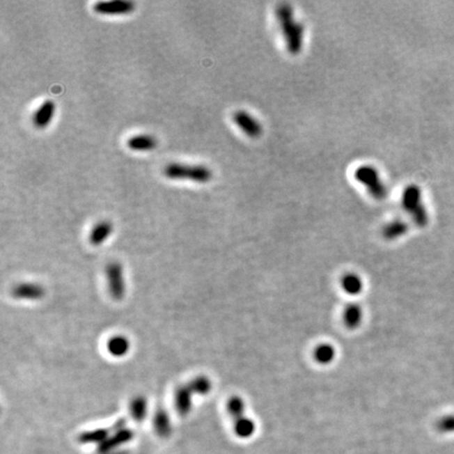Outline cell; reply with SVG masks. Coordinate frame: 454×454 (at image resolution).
Wrapping results in <instances>:
<instances>
[{
  "label": "cell",
  "mask_w": 454,
  "mask_h": 454,
  "mask_svg": "<svg viewBox=\"0 0 454 454\" xmlns=\"http://www.w3.org/2000/svg\"><path fill=\"white\" fill-rule=\"evenodd\" d=\"M130 410H131L132 418L135 422H144L148 412V403L146 396H138L134 398L130 405Z\"/></svg>",
  "instance_id": "18"
},
{
  "label": "cell",
  "mask_w": 454,
  "mask_h": 454,
  "mask_svg": "<svg viewBox=\"0 0 454 454\" xmlns=\"http://www.w3.org/2000/svg\"><path fill=\"white\" fill-rule=\"evenodd\" d=\"M187 385L191 388L193 393L198 396H208L212 389V379L206 375H198L194 377Z\"/></svg>",
  "instance_id": "21"
},
{
  "label": "cell",
  "mask_w": 454,
  "mask_h": 454,
  "mask_svg": "<svg viewBox=\"0 0 454 454\" xmlns=\"http://www.w3.org/2000/svg\"><path fill=\"white\" fill-rule=\"evenodd\" d=\"M437 428L441 433L454 432V416H445L439 420Z\"/></svg>",
  "instance_id": "22"
},
{
  "label": "cell",
  "mask_w": 454,
  "mask_h": 454,
  "mask_svg": "<svg viewBox=\"0 0 454 454\" xmlns=\"http://www.w3.org/2000/svg\"><path fill=\"white\" fill-rule=\"evenodd\" d=\"M135 7V3L130 0H111L95 3L93 10L101 15H125L132 13Z\"/></svg>",
  "instance_id": "7"
},
{
  "label": "cell",
  "mask_w": 454,
  "mask_h": 454,
  "mask_svg": "<svg viewBox=\"0 0 454 454\" xmlns=\"http://www.w3.org/2000/svg\"><path fill=\"white\" fill-rule=\"evenodd\" d=\"M227 412L234 425V431L239 439H249L255 435V421L246 414V404L240 396H233L227 402Z\"/></svg>",
  "instance_id": "2"
},
{
  "label": "cell",
  "mask_w": 454,
  "mask_h": 454,
  "mask_svg": "<svg viewBox=\"0 0 454 454\" xmlns=\"http://www.w3.org/2000/svg\"><path fill=\"white\" fill-rule=\"evenodd\" d=\"M233 120L236 123L237 127L246 134L249 138L257 139L263 133V127L261 123L251 116V114L245 111H238L233 115Z\"/></svg>",
  "instance_id": "8"
},
{
  "label": "cell",
  "mask_w": 454,
  "mask_h": 454,
  "mask_svg": "<svg viewBox=\"0 0 454 454\" xmlns=\"http://www.w3.org/2000/svg\"><path fill=\"white\" fill-rule=\"evenodd\" d=\"M340 286L346 294L350 295V296H358L364 290V282L356 272H348L342 276Z\"/></svg>",
  "instance_id": "16"
},
{
  "label": "cell",
  "mask_w": 454,
  "mask_h": 454,
  "mask_svg": "<svg viewBox=\"0 0 454 454\" xmlns=\"http://www.w3.org/2000/svg\"><path fill=\"white\" fill-rule=\"evenodd\" d=\"M276 16L288 52L292 55H298L304 45V26L296 19L294 10L288 3L276 6Z\"/></svg>",
  "instance_id": "1"
},
{
  "label": "cell",
  "mask_w": 454,
  "mask_h": 454,
  "mask_svg": "<svg viewBox=\"0 0 454 454\" xmlns=\"http://www.w3.org/2000/svg\"><path fill=\"white\" fill-rule=\"evenodd\" d=\"M107 350L111 356L115 358H123L129 354L131 350V342L129 338L123 334L114 336L107 340Z\"/></svg>",
  "instance_id": "13"
},
{
  "label": "cell",
  "mask_w": 454,
  "mask_h": 454,
  "mask_svg": "<svg viewBox=\"0 0 454 454\" xmlns=\"http://www.w3.org/2000/svg\"><path fill=\"white\" fill-rule=\"evenodd\" d=\"M56 104L53 100H45L39 105L38 109L33 114L32 121L37 129H45L53 120Z\"/></svg>",
  "instance_id": "10"
},
{
  "label": "cell",
  "mask_w": 454,
  "mask_h": 454,
  "mask_svg": "<svg viewBox=\"0 0 454 454\" xmlns=\"http://www.w3.org/2000/svg\"><path fill=\"white\" fill-rule=\"evenodd\" d=\"M408 224L402 220H394L383 228V236L388 240L399 238L407 233Z\"/></svg>",
  "instance_id": "20"
},
{
  "label": "cell",
  "mask_w": 454,
  "mask_h": 454,
  "mask_svg": "<svg viewBox=\"0 0 454 454\" xmlns=\"http://www.w3.org/2000/svg\"><path fill=\"white\" fill-rule=\"evenodd\" d=\"M154 427L157 435L164 439L169 437L172 433V420L164 408L160 407L157 409L154 416Z\"/></svg>",
  "instance_id": "14"
},
{
  "label": "cell",
  "mask_w": 454,
  "mask_h": 454,
  "mask_svg": "<svg viewBox=\"0 0 454 454\" xmlns=\"http://www.w3.org/2000/svg\"><path fill=\"white\" fill-rule=\"evenodd\" d=\"M402 206L412 217L416 224L424 226L428 222V216L423 205L422 191L418 185H412L404 189Z\"/></svg>",
  "instance_id": "4"
},
{
  "label": "cell",
  "mask_w": 454,
  "mask_h": 454,
  "mask_svg": "<svg viewBox=\"0 0 454 454\" xmlns=\"http://www.w3.org/2000/svg\"><path fill=\"white\" fill-rule=\"evenodd\" d=\"M313 357L315 360L319 364L328 365L334 362V359L336 358V350L331 345V344L322 343L315 347L313 352Z\"/></svg>",
  "instance_id": "19"
},
{
  "label": "cell",
  "mask_w": 454,
  "mask_h": 454,
  "mask_svg": "<svg viewBox=\"0 0 454 454\" xmlns=\"http://www.w3.org/2000/svg\"><path fill=\"white\" fill-rule=\"evenodd\" d=\"M114 227L109 221H100L93 226L88 241L94 246H100L113 234Z\"/></svg>",
  "instance_id": "12"
},
{
  "label": "cell",
  "mask_w": 454,
  "mask_h": 454,
  "mask_svg": "<svg viewBox=\"0 0 454 454\" xmlns=\"http://www.w3.org/2000/svg\"><path fill=\"white\" fill-rule=\"evenodd\" d=\"M193 391L189 385H181L175 391V408L180 416H187L193 407Z\"/></svg>",
  "instance_id": "11"
},
{
  "label": "cell",
  "mask_w": 454,
  "mask_h": 454,
  "mask_svg": "<svg viewBox=\"0 0 454 454\" xmlns=\"http://www.w3.org/2000/svg\"><path fill=\"white\" fill-rule=\"evenodd\" d=\"M163 174L171 180H191L197 183H208L212 178V171L201 164L169 163L163 169Z\"/></svg>",
  "instance_id": "3"
},
{
  "label": "cell",
  "mask_w": 454,
  "mask_h": 454,
  "mask_svg": "<svg viewBox=\"0 0 454 454\" xmlns=\"http://www.w3.org/2000/svg\"><path fill=\"white\" fill-rule=\"evenodd\" d=\"M12 296L18 300L39 301L45 298V290L39 283L22 282L14 286Z\"/></svg>",
  "instance_id": "9"
},
{
  "label": "cell",
  "mask_w": 454,
  "mask_h": 454,
  "mask_svg": "<svg viewBox=\"0 0 454 454\" xmlns=\"http://www.w3.org/2000/svg\"><path fill=\"white\" fill-rule=\"evenodd\" d=\"M354 178L366 187L371 197L383 200L387 196V189L382 181L377 169L373 165H362L354 173Z\"/></svg>",
  "instance_id": "5"
},
{
  "label": "cell",
  "mask_w": 454,
  "mask_h": 454,
  "mask_svg": "<svg viewBox=\"0 0 454 454\" xmlns=\"http://www.w3.org/2000/svg\"><path fill=\"white\" fill-rule=\"evenodd\" d=\"M364 318V311L361 305L352 303L347 305L343 311V322L346 327L350 329H356L362 324Z\"/></svg>",
  "instance_id": "15"
},
{
  "label": "cell",
  "mask_w": 454,
  "mask_h": 454,
  "mask_svg": "<svg viewBox=\"0 0 454 454\" xmlns=\"http://www.w3.org/2000/svg\"><path fill=\"white\" fill-rule=\"evenodd\" d=\"M107 288L109 295L115 300H123L125 295V274L123 266L119 262H111L105 268Z\"/></svg>",
  "instance_id": "6"
},
{
  "label": "cell",
  "mask_w": 454,
  "mask_h": 454,
  "mask_svg": "<svg viewBox=\"0 0 454 454\" xmlns=\"http://www.w3.org/2000/svg\"><path fill=\"white\" fill-rule=\"evenodd\" d=\"M127 148L135 152H148L157 146V140L148 134L133 136L127 142Z\"/></svg>",
  "instance_id": "17"
}]
</instances>
